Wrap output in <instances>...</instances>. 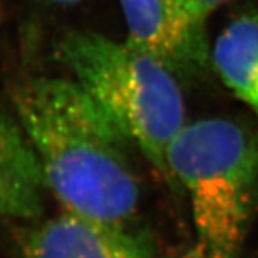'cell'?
Segmentation results:
<instances>
[{"instance_id":"obj_1","label":"cell","mask_w":258,"mask_h":258,"mask_svg":"<svg viewBox=\"0 0 258 258\" xmlns=\"http://www.w3.org/2000/svg\"><path fill=\"white\" fill-rule=\"evenodd\" d=\"M13 106L62 211L134 225L141 184L132 144L72 78L26 81L13 93Z\"/></svg>"},{"instance_id":"obj_2","label":"cell","mask_w":258,"mask_h":258,"mask_svg":"<svg viewBox=\"0 0 258 258\" xmlns=\"http://www.w3.org/2000/svg\"><path fill=\"white\" fill-rule=\"evenodd\" d=\"M166 171L188 201L189 258H241L258 192V134L230 118L185 123Z\"/></svg>"},{"instance_id":"obj_3","label":"cell","mask_w":258,"mask_h":258,"mask_svg":"<svg viewBox=\"0 0 258 258\" xmlns=\"http://www.w3.org/2000/svg\"><path fill=\"white\" fill-rule=\"evenodd\" d=\"M60 59L75 82L168 179L166 151L186 123L179 78L128 40L96 32L68 35Z\"/></svg>"},{"instance_id":"obj_4","label":"cell","mask_w":258,"mask_h":258,"mask_svg":"<svg viewBox=\"0 0 258 258\" xmlns=\"http://www.w3.org/2000/svg\"><path fill=\"white\" fill-rule=\"evenodd\" d=\"M119 5L126 40L178 78L201 76L212 68L207 18L189 0H119Z\"/></svg>"},{"instance_id":"obj_5","label":"cell","mask_w":258,"mask_h":258,"mask_svg":"<svg viewBox=\"0 0 258 258\" xmlns=\"http://www.w3.org/2000/svg\"><path fill=\"white\" fill-rule=\"evenodd\" d=\"M20 258H159L147 234L134 225L62 211L23 232Z\"/></svg>"},{"instance_id":"obj_6","label":"cell","mask_w":258,"mask_h":258,"mask_svg":"<svg viewBox=\"0 0 258 258\" xmlns=\"http://www.w3.org/2000/svg\"><path fill=\"white\" fill-rule=\"evenodd\" d=\"M46 191L28 137L15 116L0 112V218H39Z\"/></svg>"},{"instance_id":"obj_7","label":"cell","mask_w":258,"mask_h":258,"mask_svg":"<svg viewBox=\"0 0 258 258\" xmlns=\"http://www.w3.org/2000/svg\"><path fill=\"white\" fill-rule=\"evenodd\" d=\"M212 68L258 120V12L234 18L211 46Z\"/></svg>"},{"instance_id":"obj_8","label":"cell","mask_w":258,"mask_h":258,"mask_svg":"<svg viewBox=\"0 0 258 258\" xmlns=\"http://www.w3.org/2000/svg\"><path fill=\"white\" fill-rule=\"evenodd\" d=\"M195 9L198 10L203 16L208 19L214 10L220 9L224 5H228L234 0H189Z\"/></svg>"},{"instance_id":"obj_9","label":"cell","mask_w":258,"mask_h":258,"mask_svg":"<svg viewBox=\"0 0 258 258\" xmlns=\"http://www.w3.org/2000/svg\"><path fill=\"white\" fill-rule=\"evenodd\" d=\"M50 2H53L56 5H74V3H78L81 0H50Z\"/></svg>"}]
</instances>
